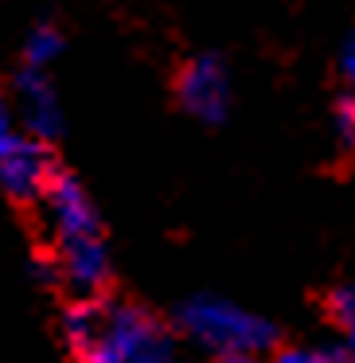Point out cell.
<instances>
[{"label":"cell","mask_w":355,"mask_h":363,"mask_svg":"<svg viewBox=\"0 0 355 363\" xmlns=\"http://www.w3.org/2000/svg\"><path fill=\"white\" fill-rule=\"evenodd\" d=\"M63 332L74 363H180L168 324L125 301L79 297L67 308Z\"/></svg>","instance_id":"6da1fadb"},{"label":"cell","mask_w":355,"mask_h":363,"mask_svg":"<svg viewBox=\"0 0 355 363\" xmlns=\"http://www.w3.org/2000/svg\"><path fill=\"white\" fill-rule=\"evenodd\" d=\"M176 324L188 340L211 347L215 355L222 352H254L266 355L277 347V328L266 324L261 316L246 313V308L230 305V301L219 297H191L180 305L176 313Z\"/></svg>","instance_id":"7a4b0ae2"},{"label":"cell","mask_w":355,"mask_h":363,"mask_svg":"<svg viewBox=\"0 0 355 363\" xmlns=\"http://www.w3.org/2000/svg\"><path fill=\"white\" fill-rule=\"evenodd\" d=\"M55 152L47 149L43 137L32 133H12L9 141L0 145V188L9 191L16 203H32L43 196L51 172H55Z\"/></svg>","instance_id":"3957f363"},{"label":"cell","mask_w":355,"mask_h":363,"mask_svg":"<svg viewBox=\"0 0 355 363\" xmlns=\"http://www.w3.org/2000/svg\"><path fill=\"white\" fill-rule=\"evenodd\" d=\"M176 98L191 118L207 121V125L222 121V113H227V71H222V63L215 55L188 59L176 74Z\"/></svg>","instance_id":"277c9868"},{"label":"cell","mask_w":355,"mask_h":363,"mask_svg":"<svg viewBox=\"0 0 355 363\" xmlns=\"http://www.w3.org/2000/svg\"><path fill=\"white\" fill-rule=\"evenodd\" d=\"M40 203L47 207V215H51L55 242H63V238L102 235V227H98V211H94V203H90V196L82 191V184L74 180L71 172H63V168L51 172V180H47V188H43Z\"/></svg>","instance_id":"5b68a950"},{"label":"cell","mask_w":355,"mask_h":363,"mask_svg":"<svg viewBox=\"0 0 355 363\" xmlns=\"http://www.w3.org/2000/svg\"><path fill=\"white\" fill-rule=\"evenodd\" d=\"M55 269L63 285H71L79 297H102L110 285V254H106L102 235L55 242Z\"/></svg>","instance_id":"8992f818"},{"label":"cell","mask_w":355,"mask_h":363,"mask_svg":"<svg viewBox=\"0 0 355 363\" xmlns=\"http://www.w3.org/2000/svg\"><path fill=\"white\" fill-rule=\"evenodd\" d=\"M16 94H20V113H24L32 137H55L59 129V102L55 90L47 82V71L43 67H24L16 79Z\"/></svg>","instance_id":"52a82bcc"},{"label":"cell","mask_w":355,"mask_h":363,"mask_svg":"<svg viewBox=\"0 0 355 363\" xmlns=\"http://www.w3.org/2000/svg\"><path fill=\"white\" fill-rule=\"evenodd\" d=\"M328 316L339 332H344V347L355 355V285H339L328 293Z\"/></svg>","instance_id":"ba28073f"},{"label":"cell","mask_w":355,"mask_h":363,"mask_svg":"<svg viewBox=\"0 0 355 363\" xmlns=\"http://www.w3.org/2000/svg\"><path fill=\"white\" fill-rule=\"evenodd\" d=\"M59 51H63V35H59V28L40 24L32 35H28V43H24V67H47Z\"/></svg>","instance_id":"9c48e42d"},{"label":"cell","mask_w":355,"mask_h":363,"mask_svg":"<svg viewBox=\"0 0 355 363\" xmlns=\"http://www.w3.org/2000/svg\"><path fill=\"white\" fill-rule=\"evenodd\" d=\"M266 363H355L347 347H281Z\"/></svg>","instance_id":"30bf717a"},{"label":"cell","mask_w":355,"mask_h":363,"mask_svg":"<svg viewBox=\"0 0 355 363\" xmlns=\"http://www.w3.org/2000/svg\"><path fill=\"white\" fill-rule=\"evenodd\" d=\"M332 121H336V141L344 152H355V94H344L332 110Z\"/></svg>","instance_id":"8fae6325"},{"label":"cell","mask_w":355,"mask_h":363,"mask_svg":"<svg viewBox=\"0 0 355 363\" xmlns=\"http://www.w3.org/2000/svg\"><path fill=\"white\" fill-rule=\"evenodd\" d=\"M12 133H16V118H12V106L4 98V90H0V145L9 141Z\"/></svg>","instance_id":"7c38bea8"},{"label":"cell","mask_w":355,"mask_h":363,"mask_svg":"<svg viewBox=\"0 0 355 363\" xmlns=\"http://www.w3.org/2000/svg\"><path fill=\"white\" fill-rule=\"evenodd\" d=\"M215 363H261V355H254V352H222V355H215Z\"/></svg>","instance_id":"4fadbf2b"},{"label":"cell","mask_w":355,"mask_h":363,"mask_svg":"<svg viewBox=\"0 0 355 363\" xmlns=\"http://www.w3.org/2000/svg\"><path fill=\"white\" fill-rule=\"evenodd\" d=\"M344 79H347V86H351V94H355V40L347 43V51H344Z\"/></svg>","instance_id":"5bb4252c"}]
</instances>
